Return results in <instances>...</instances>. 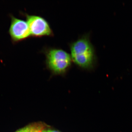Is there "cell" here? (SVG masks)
I'll return each instance as SVG.
<instances>
[{"label":"cell","instance_id":"6da1fadb","mask_svg":"<svg viewBox=\"0 0 132 132\" xmlns=\"http://www.w3.org/2000/svg\"><path fill=\"white\" fill-rule=\"evenodd\" d=\"M71 59L76 65L84 70L94 68L96 56L89 35H84L69 44Z\"/></svg>","mask_w":132,"mask_h":132},{"label":"cell","instance_id":"7a4b0ae2","mask_svg":"<svg viewBox=\"0 0 132 132\" xmlns=\"http://www.w3.org/2000/svg\"><path fill=\"white\" fill-rule=\"evenodd\" d=\"M42 52L46 57V67L53 74H64L72 67L73 62L71 55L64 50L45 47Z\"/></svg>","mask_w":132,"mask_h":132},{"label":"cell","instance_id":"3957f363","mask_svg":"<svg viewBox=\"0 0 132 132\" xmlns=\"http://www.w3.org/2000/svg\"><path fill=\"white\" fill-rule=\"evenodd\" d=\"M23 14L28 24L31 36L36 38L54 36L53 31L49 22L44 17L27 13Z\"/></svg>","mask_w":132,"mask_h":132},{"label":"cell","instance_id":"277c9868","mask_svg":"<svg viewBox=\"0 0 132 132\" xmlns=\"http://www.w3.org/2000/svg\"><path fill=\"white\" fill-rule=\"evenodd\" d=\"M10 16L11 23L9 33L12 42L17 43L30 38L31 33L27 21L16 18L12 15Z\"/></svg>","mask_w":132,"mask_h":132},{"label":"cell","instance_id":"5b68a950","mask_svg":"<svg viewBox=\"0 0 132 132\" xmlns=\"http://www.w3.org/2000/svg\"><path fill=\"white\" fill-rule=\"evenodd\" d=\"M44 126L41 124L30 125L20 129L15 132H42Z\"/></svg>","mask_w":132,"mask_h":132},{"label":"cell","instance_id":"8992f818","mask_svg":"<svg viewBox=\"0 0 132 132\" xmlns=\"http://www.w3.org/2000/svg\"><path fill=\"white\" fill-rule=\"evenodd\" d=\"M45 132H60L57 131H55V130H48L46 131H45Z\"/></svg>","mask_w":132,"mask_h":132},{"label":"cell","instance_id":"52a82bcc","mask_svg":"<svg viewBox=\"0 0 132 132\" xmlns=\"http://www.w3.org/2000/svg\"><path fill=\"white\" fill-rule=\"evenodd\" d=\"M42 132H45V131H43Z\"/></svg>","mask_w":132,"mask_h":132}]
</instances>
